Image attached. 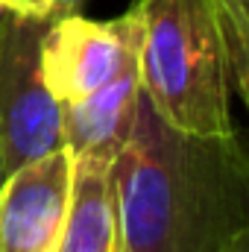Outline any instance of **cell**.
Masks as SVG:
<instances>
[{
    "label": "cell",
    "instance_id": "obj_1",
    "mask_svg": "<svg viewBox=\"0 0 249 252\" xmlns=\"http://www.w3.org/2000/svg\"><path fill=\"white\" fill-rule=\"evenodd\" d=\"M121 252H226L249 235V158L241 132L187 135L138 103L112 161Z\"/></svg>",
    "mask_w": 249,
    "mask_h": 252
},
{
    "label": "cell",
    "instance_id": "obj_2",
    "mask_svg": "<svg viewBox=\"0 0 249 252\" xmlns=\"http://www.w3.org/2000/svg\"><path fill=\"white\" fill-rule=\"evenodd\" d=\"M141 94L167 126L187 135L238 132L232 64L208 0H141Z\"/></svg>",
    "mask_w": 249,
    "mask_h": 252
},
{
    "label": "cell",
    "instance_id": "obj_3",
    "mask_svg": "<svg viewBox=\"0 0 249 252\" xmlns=\"http://www.w3.org/2000/svg\"><path fill=\"white\" fill-rule=\"evenodd\" d=\"M50 18H0V161L3 170L62 147V103L41 73V38Z\"/></svg>",
    "mask_w": 249,
    "mask_h": 252
},
{
    "label": "cell",
    "instance_id": "obj_4",
    "mask_svg": "<svg viewBox=\"0 0 249 252\" xmlns=\"http://www.w3.org/2000/svg\"><path fill=\"white\" fill-rule=\"evenodd\" d=\"M141 12L132 6L112 21H91L79 12L59 15L41 38V73L59 103H73L118 76L141 44Z\"/></svg>",
    "mask_w": 249,
    "mask_h": 252
},
{
    "label": "cell",
    "instance_id": "obj_5",
    "mask_svg": "<svg viewBox=\"0 0 249 252\" xmlns=\"http://www.w3.org/2000/svg\"><path fill=\"white\" fill-rule=\"evenodd\" d=\"M70 182L73 158L64 147L6 173L0 185V252H59Z\"/></svg>",
    "mask_w": 249,
    "mask_h": 252
},
{
    "label": "cell",
    "instance_id": "obj_6",
    "mask_svg": "<svg viewBox=\"0 0 249 252\" xmlns=\"http://www.w3.org/2000/svg\"><path fill=\"white\" fill-rule=\"evenodd\" d=\"M141 47V44H138ZM141 103L138 50L124 62L115 79L94 94L62 103V147L73 161L112 164L126 147Z\"/></svg>",
    "mask_w": 249,
    "mask_h": 252
},
{
    "label": "cell",
    "instance_id": "obj_7",
    "mask_svg": "<svg viewBox=\"0 0 249 252\" xmlns=\"http://www.w3.org/2000/svg\"><path fill=\"white\" fill-rule=\"evenodd\" d=\"M118 250V202L112 164L73 161L70 205L64 217L59 252H115Z\"/></svg>",
    "mask_w": 249,
    "mask_h": 252
},
{
    "label": "cell",
    "instance_id": "obj_8",
    "mask_svg": "<svg viewBox=\"0 0 249 252\" xmlns=\"http://www.w3.org/2000/svg\"><path fill=\"white\" fill-rule=\"evenodd\" d=\"M232 64L235 97L249 100V0H208Z\"/></svg>",
    "mask_w": 249,
    "mask_h": 252
},
{
    "label": "cell",
    "instance_id": "obj_9",
    "mask_svg": "<svg viewBox=\"0 0 249 252\" xmlns=\"http://www.w3.org/2000/svg\"><path fill=\"white\" fill-rule=\"evenodd\" d=\"M3 12L27 15V18H50L56 15V0H0Z\"/></svg>",
    "mask_w": 249,
    "mask_h": 252
},
{
    "label": "cell",
    "instance_id": "obj_10",
    "mask_svg": "<svg viewBox=\"0 0 249 252\" xmlns=\"http://www.w3.org/2000/svg\"><path fill=\"white\" fill-rule=\"evenodd\" d=\"M85 0H56V15L53 18H59V15H73V12H79V6H82Z\"/></svg>",
    "mask_w": 249,
    "mask_h": 252
},
{
    "label": "cell",
    "instance_id": "obj_11",
    "mask_svg": "<svg viewBox=\"0 0 249 252\" xmlns=\"http://www.w3.org/2000/svg\"><path fill=\"white\" fill-rule=\"evenodd\" d=\"M226 252H249V235L238 238V241H235V244H232V247H229Z\"/></svg>",
    "mask_w": 249,
    "mask_h": 252
},
{
    "label": "cell",
    "instance_id": "obj_12",
    "mask_svg": "<svg viewBox=\"0 0 249 252\" xmlns=\"http://www.w3.org/2000/svg\"><path fill=\"white\" fill-rule=\"evenodd\" d=\"M3 179H6V170H3V161H0V185H3Z\"/></svg>",
    "mask_w": 249,
    "mask_h": 252
},
{
    "label": "cell",
    "instance_id": "obj_13",
    "mask_svg": "<svg viewBox=\"0 0 249 252\" xmlns=\"http://www.w3.org/2000/svg\"><path fill=\"white\" fill-rule=\"evenodd\" d=\"M115 252H121V241H118V250H115Z\"/></svg>",
    "mask_w": 249,
    "mask_h": 252
},
{
    "label": "cell",
    "instance_id": "obj_14",
    "mask_svg": "<svg viewBox=\"0 0 249 252\" xmlns=\"http://www.w3.org/2000/svg\"><path fill=\"white\" fill-rule=\"evenodd\" d=\"M0 18H3V9H0Z\"/></svg>",
    "mask_w": 249,
    "mask_h": 252
}]
</instances>
